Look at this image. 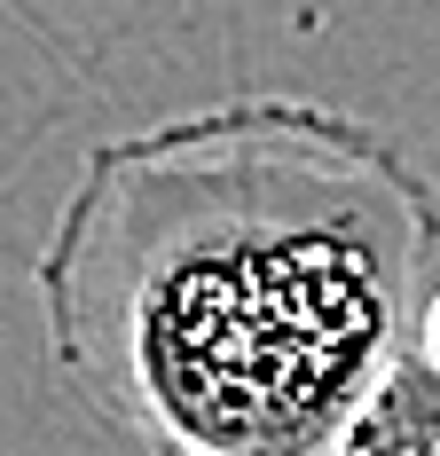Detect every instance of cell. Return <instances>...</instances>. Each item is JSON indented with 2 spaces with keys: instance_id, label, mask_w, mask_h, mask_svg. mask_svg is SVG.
<instances>
[{
  "instance_id": "cell-1",
  "label": "cell",
  "mask_w": 440,
  "mask_h": 456,
  "mask_svg": "<svg viewBox=\"0 0 440 456\" xmlns=\"http://www.w3.org/2000/svg\"><path fill=\"white\" fill-rule=\"evenodd\" d=\"M440 197L386 126L244 94L94 142L32 252L79 410L174 456H330L409 354Z\"/></svg>"
},
{
  "instance_id": "cell-2",
  "label": "cell",
  "mask_w": 440,
  "mask_h": 456,
  "mask_svg": "<svg viewBox=\"0 0 440 456\" xmlns=\"http://www.w3.org/2000/svg\"><path fill=\"white\" fill-rule=\"evenodd\" d=\"M346 449L354 456H440V370L417 346L362 402V417L346 425Z\"/></svg>"
},
{
  "instance_id": "cell-3",
  "label": "cell",
  "mask_w": 440,
  "mask_h": 456,
  "mask_svg": "<svg viewBox=\"0 0 440 456\" xmlns=\"http://www.w3.org/2000/svg\"><path fill=\"white\" fill-rule=\"evenodd\" d=\"M417 354H425V362L440 370V291H433V307L417 315Z\"/></svg>"
},
{
  "instance_id": "cell-4",
  "label": "cell",
  "mask_w": 440,
  "mask_h": 456,
  "mask_svg": "<svg viewBox=\"0 0 440 456\" xmlns=\"http://www.w3.org/2000/svg\"><path fill=\"white\" fill-rule=\"evenodd\" d=\"M330 456H354V449H346V441H338V449H330Z\"/></svg>"
}]
</instances>
